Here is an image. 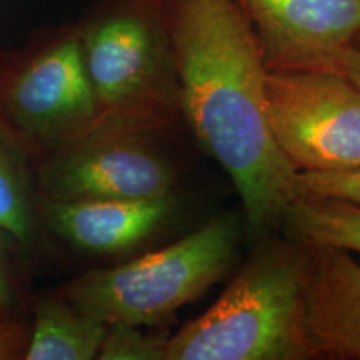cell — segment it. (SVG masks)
Here are the masks:
<instances>
[{"label":"cell","instance_id":"5","mask_svg":"<svg viewBox=\"0 0 360 360\" xmlns=\"http://www.w3.org/2000/svg\"><path fill=\"white\" fill-rule=\"evenodd\" d=\"M101 120L77 24L0 52V124L34 162Z\"/></svg>","mask_w":360,"mask_h":360},{"label":"cell","instance_id":"17","mask_svg":"<svg viewBox=\"0 0 360 360\" xmlns=\"http://www.w3.org/2000/svg\"><path fill=\"white\" fill-rule=\"evenodd\" d=\"M29 322H0V360H24Z\"/></svg>","mask_w":360,"mask_h":360},{"label":"cell","instance_id":"18","mask_svg":"<svg viewBox=\"0 0 360 360\" xmlns=\"http://www.w3.org/2000/svg\"><path fill=\"white\" fill-rule=\"evenodd\" d=\"M317 69L340 72L360 87V47L350 44L342 49H337V51L330 52L323 58V62Z\"/></svg>","mask_w":360,"mask_h":360},{"label":"cell","instance_id":"15","mask_svg":"<svg viewBox=\"0 0 360 360\" xmlns=\"http://www.w3.org/2000/svg\"><path fill=\"white\" fill-rule=\"evenodd\" d=\"M15 257L20 255L0 236V322H29L32 314L34 302Z\"/></svg>","mask_w":360,"mask_h":360},{"label":"cell","instance_id":"13","mask_svg":"<svg viewBox=\"0 0 360 360\" xmlns=\"http://www.w3.org/2000/svg\"><path fill=\"white\" fill-rule=\"evenodd\" d=\"M289 236L312 247H339L360 254V205L297 195L283 214Z\"/></svg>","mask_w":360,"mask_h":360},{"label":"cell","instance_id":"2","mask_svg":"<svg viewBox=\"0 0 360 360\" xmlns=\"http://www.w3.org/2000/svg\"><path fill=\"white\" fill-rule=\"evenodd\" d=\"M314 247L262 237L217 302L169 337L165 360H307L305 292Z\"/></svg>","mask_w":360,"mask_h":360},{"label":"cell","instance_id":"6","mask_svg":"<svg viewBox=\"0 0 360 360\" xmlns=\"http://www.w3.org/2000/svg\"><path fill=\"white\" fill-rule=\"evenodd\" d=\"M159 135L101 120L34 162L39 199L57 202L172 195L175 169Z\"/></svg>","mask_w":360,"mask_h":360},{"label":"cell","instance_id":"14","mask_svg":"<svg viewBox=\"0 0 360 360\" xmlns=\"http://www.w3.org/2000/svg\"><path fill=\"white\" fill-rule=\"evenodd\" d=\"M169 337L132 323H109L98 360H165Z\"/></svg>","mask_w":360,"mask_h":360},{"label":"cell","instance_id":"11","mask_svg":"<svg viewBox=\"0 0 360 360\" xmlns=\"http://www.w3.org/2000/svg\"><path fill=\"white\" fill-rule=\"evenodd\" d=\"M107 327L53 292L32 305L24 360H94Z\"/></svg>","mask_w":360,"mask_h":360},{"label":"cell","instance_id":"7","mask_svg":"<svg viewBox=\"0 0 360 360\" xmlns=\"http://www.w3.org/2000/svg\"><path fill=\"white\" fill-rule=\"evenodd\" d=\"M269 122L295 172L360 167V87L335 70H267Z\"/></svg>","mask_w":360,"mask_h":360},{"label":"cell","instance_id":"19","mask_svg":"<svg viewBox=\"0 0 360 360\" xmlns=\"http://www.w3.org/2000/svg\"><path fill=\"white\" fill-rule=\"evenodd\" d=\"M354 45H357V47H360V34L357 35V37H355V40L352 42Z\"/></svg>","mask_w":360,"mask_h":360},{"label":"cell","instance_id":"8","mask_svg":"<svg viewBox=\"0 0 360 360\" xmlns=\"http://www.w3.org/2000/svg\"><path fill=\"white\" fill-rule=\"evenodd\" d=\"M267 70L317 69L360 34V0H238Z\"/></svg>","mask_w":360,"mask_h":360},{"label":"cell","instance_id":"3","mask_svg":"<svg viewBox=\"0 0 360 360\" xmlns=\"http://www.w3.org/2000/svg\"><path fill=\"white\" fill-rule=\"evenodd\" d=\"M77 32L101 119L174 135L184 115L172 0H98Z\"/></svg>","mask_w":360,"mask_h":360},{"label":"cell","instance_id":"1","mask_svg":"<svg viewBox=\"0 0 360 360\" xmlns=\"http://www.w3.org/2000/svg\"><path fill=\"white\" fill-rule=\"evenodd\" d=\"M184 120L236 186L254 237L282 225L295 175L269 122L262 49L238 0H172Z\"/></svg>","mask_w":360,"mask_h":360},{"label":"cell","instance_id":"16","mask_svg":"<svg viewBox=\"0 0 360 360\" xmlns=\"http://www.w3.org/2000/svg\"><path fill=\"white\" fill-rule=\"evenodd\" d=\"M297 195L322 197L360 205V167L337 172H297Z\"/></svg>","mask_w":360,"mask_h":360},{"label":"cell","instance_id":"4","mask_svg":"<svg viewBox=\"0 0 360 360\" xmlns=\"http://www.w3.org/2000/svg\"><path fill=\"white\" fill-rule=\"evenodd\" d=\"M238 232L236 215H217L164 249L89 270L57 292L107 326H155L224 278L237 259Z\"/></svg>","mask_w":360,"mask_h":360},{"label":"cell","instance_id":"10","mask_svg":"<svg viewBox=\"0 0 360 360\" xmlns=\"http://www.w3.org/2000/svg\"><path fill=\"white\" fill-rule=\"evenodd\" d=\"M305 330L314 359L360 360V264L349 250L314 247Z\"/></svg>","mask_w":360,"mask_h":360},{"label":"cell","instance_id":"9","mask_svg":"<svg viewBox=\"0 0 360 360\" xmlns=\"http://www.w3.org/2000/svg\"><path fill=\"white\" fill-rule=\"evenodd\" d=\"M172 210V195L77 202L39 199L45 231L90 255L135 250L167 224Z\"/></svg>","mask_w":360,"mask_h":360},{"label":"cell","instance_id":"12","mask_svg":"<svg viewBox=\"0 0 360 360\" xmlns=\"http://www.w3.org/2000/svg\"><path fill=\"white\" fill-rule=\"evenodd\" d=\"M42 229L32 157L0 124V236L27 259Z\"/></svg>","mask_w":360,"mask_h":360}]
</instances>
